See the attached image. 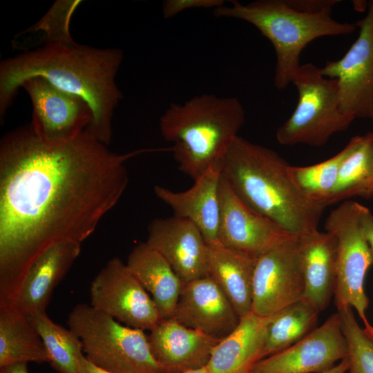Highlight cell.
Returning <instances> with one entry per match:
<instances>
[{
    "label": "cell",
    "mask_w": 373,
    "mask_h": 373,
    "mask_svg": "<svg viewBox=\"0 0 373 373\" xmlns=\"http://www.w3.org/2000/svg\"><path fill=\"white\" fill-rule=\"evenodd\" d=\"M155 149L111 151L86 131L68 140L31 124L0 143V302L14 303L34 260L63 241L82 243L118 202L126 161Z\"/></svg>",
    "instance_id": "obj_1"
},
{
    "label": "cell",
    "mask_w": 373,
    "mask_h": 373,
    "mask_svg": "<svg viewBox=\"0 0 373 373\" xmlns=\"http://www.w3.org/2000/svg\"><path fill=\"white\" fill-rule=\"evenodd\" d=\"M123 59L119 48L81 45L71 37L47 40L41 47L6 58L0 64L1 119L23 84L41 77L89 104L93 119L86 131L108 146L113 115L123 98L115 81Z\"/></svg>",
    "instance_id": "obj_2"
},
{
    "label": "cell",
    "mask_w": 373,
    "mask_h": 373,
    "mask_svg": "<svg viewBox=\"0 0 373 373\" xmlns=\"http://www.w3.org/2000/svg\"><path fill=\"white\" fill-rule=\"evenodd\" d=\"M222 175L251 209L301 238L316 230L325 208L308 201L276 151L237 136L221 160Z\"/></svg>",
    "instance_id": "obj_3"
},
{
    "label": "cell",
    "mask_w": 373,
    "mask_h": 373,
    "mask_svg": "<svg viewBox=\"0 0 373 373\" xmlns=\"http://www.w3.org/2000/svg\"><path fill=\"white\" fill-rule=\"evenodd\" d=\"M245 121L237 97L202 94L171 104L159 126L162 137L173 144L179 170L195 181L222 160Z\"/></svg>",
    "instance_id": "obj_4"
},
{
    "label": "cell",
    "mask_w": 373,
    "mask_h": 373,
    "mask_svg": "<svg viewBox=\"0 0 373 373\" xmlns=\"http://www.w3.org/2000/svg\"><path fill=\"white\" fill-rule=\"evenodd\" d=\"M216 17L240 19L255 26L272 44L276 56L274 86L284 89L300 66L303 50L313 40L354 32V23H341L332 12L308 13L291 7L286 0L232 1L213 10Z\"/></svg>",
    "instance_id": "obj_5"
},
{
    "label": "cell",
    "mask_w": 373,
    "mask_h": 373,
    "mask_svg": "<svg viewBox=\"0 0 373 373\" xmlns=\"http://www.w3.org/2000/svg\"><path fill=\"white\" fill-rule=\"evenodd\" d=\"M69 329L80 339L86 358L110 373H167L153 354L144 330L125 325L90 305L69 312Z\"/></svg>",
    "instance_id": "obj_6"
},
{
    "label": "cell",
    "mask_w": 373,
    "mask_h": 373,
    "mask_svg": "<svg viewBox=\"0 0 373 373\" xmlns=\"http://www.w3.org/2000/svg\"><path fill=\"white\" fill-rule=\"evenodd\" d=\"M291 84L298 99L291 116L277 129L276 137L280 144L321 146L354 121L341 108L336 79L324 77L316 66L300 65Z\"/></svg>",
    "instance_id": "obj_7"
},
{
    "label": "cell",
    "mask_w": 373,
    "mask_h": 373,
    "mask_svg": "<svg viewBox=\"0 0 373 373\" xmlns=\"http://www.w3.org/2000/svg\"><path fill=\"white\" fill-rule=\"evenodd\" d=\"M359 205L354 201L341 203L329 213L325 228L337 242L334 291L337 310L347 306L354 309L365 333L373 339V326L366 316L369 300L365 291L366 274L373 258L361 231Z\"/></svg>",
    "instance_id": "obj_8"
},
{
    "label": "cell",
    "mask_w": 373,
    "mask_h": 373,
    "mask_svg": "<svg viewBox=\"0 0 373 373\" xmlns=\"http://www.w3.org/2000/svg\"><path fill=\"white\" fill-rule=\"evenodd\" d=\"M305 277L298 240L288 236L260 256L253 279L251 312L270 316L303 299Z\"/></svg>",
    "instance_id": "obj_9"
},
{
    "label": "cell",
    "mask_w": 373,
    "mask_h": 373,
    "mask_svg": "<svg viewBox=\"0 0 373 373\" xmlns=\"http://www.w3.org/2000/svg\"><path fill=\"white\" fill-rule=\"evenodd\" d=\"M90 305L133 328L151 331L162 319L151 296L119 258L110 259L90 287Z\"/></svg>",
    "instance_id": "obj_10"
},
{
    "label": "cell",
    "mask_w": 373,
    "mask_h": 373,
    "mask_svg": "<svg viewBox=\"0 0 373 373\" xmlns=\"http://www.w3.org/2000/svg\"><path fill=\"white\" fill-rule=\"evenodd\" d=\"M358 36L343 57L327 61L321 74L337 81L341 108L356 119L373 117V0L356 23Z\"/></svg>",
    "instance_id": "obj_11"
},
{
    "label": "cell",
    "mask_w": 373,
    "mask_h": 373,
    "mask_svg": "<svg viewBox=\"0 0 373 373\" xmlns=\"http://www.w3.org/2000/svg\"><path fill=\"white\" fill-rule=\"evenodd\" d=\"M347 354L337 312L297 343L260 360L251 373H321Z\"/></svg>",
    "instance_id": "obj_12"
},
{
    "label": "cell",
    "mask_w": 373,
    "mask_h": 373,
    "mask_svg": "<svg viewBox=\"0 0 373 373\" xmlns=\"http://www.w3.org/2000/svg\"><path fill=\"white\" fill-rule=\"evenodd\" d=\"M21 88L28 94L32 105L30 124L46 139L73 138L84 132L93 122L91 108L83 98L57 88L44 77L30 78Z\"/></svg>",
    "instance_id": "obj_13"
},
{
    "label": "cell",
    "mask_w": 373,
    "mask_h": 373,
    "mask_svg": "<svg viewBox=\"0 0 373 373\" xmlns=\"http://www.w3.org/2000/svg\"><path fill=\"white\" fill-rule=\"evenodd\" d=\"M219 200L218 240L224 247L258 258L280 240L291 236L244 203L222 175Z\"/></svg>",
    "instance_id": "obj_14"
},
{
    "label": "cell",
    "mask_w": 373,
    "mask_h": 373,
    "mask_svg": "<svg viewBox=\"0 0 373 373\" xmlns=\"http://www.w3.org/2000/svg\"><path fill=\"white\" fill-rule=\"evenodd\" d=\"M146 244L168 262L183 283L209 276V247L199 229L175 216L156 218L148 227Z\"/></svg>",
    "instance_id": "obj_15"
},
{
    "label": "cell",
    "mask_w": 373,
    "mask_h": 373,
    "mask_svg": "<svg viewBox=\"0 0 373 373\" xmlns=\"http://www.w3.org/2000/svg\"><path fill=\"white\" fill-rule=\"evenodd\" d=\"M173 318L218 341L240 321L227 297L209 276L183 283Z\"/></svg>",
    "instance_id": "obj_16"
},
{
    "label": "cell",
    "mask_w": 373,
    "mask_h": 373,
    "mask_svg": "<svg viewBox=\"0 0 373 373\" xmlns=\"http://www.w3.org/2000/svg\"><path fill=\"white\" fill-rule=\"evenodd\" d=\"M221 178L220 160L211 165L186 191L176 192L157 185L154 186V193L171 208L174 216L192 222L209 245L218 241Z\"/></svg>",
    "instance_id": "obj_17"
},
{
    "label": "cell",
    "mask_w": 373,
    "mask_h": 373,
    "mask_svg": "<svg viewBox=\"0 0 373 373\" xmlns=\"http://www.w3.org/2000/svg\"><path fill=\"white\" fill-rule=\"evenodd\" d=\"M148 337L153 354L167 373L206 366L213 348L219 342L173 317L162 320Z\"/></svg>",
    "instance_id": "obj_18"
},
{
    "label": "cell",
    "mask_w": 373,
    "mask_h": 373,
    "mask_svg": "<svg viewBox=\"0 0 373 373\" xmlns=\"http://www.w3.org/2000/svg\"><path fill=\"white\" fill-rule=\"evenodd\" d=\"M81 251V243L57 242L32 263L12 304L25 315L46 312L56 286L69 271Z\"/></svg>",
    "instance_id": "obj_19"
},
{
    "label": "cell",
    "mask_w": 373,
    "mask_h": 373,
    "mask_svg": "<svg viewBox=\"0 0 373 373\" xmlns=\"http://www.w3.org/2000/svg\"><path fill=\"white\" fill-rule=\"evenodd\" d=\"M274 315L250 312L213 348L207 367L211 373H251L261 360L268 325Z\"/></svg>",
    "instance_id": "obj_20"
},
{
    "label": "cell",
    "mask_w": 373,
    "mask_h": 373,
    "mask_svg": "<svg viewBox=\"0 0 373 373\" xmlns=\"http://www.w3.org/2000/svg\"><path fill=\"white\" fill-rule=\"evenodd\" d=\"M305 277L302 300L319 312L334 296L336 272V239L330 232L318 230L298 239Z\"/></svg>",
    "instance_id": "obj_21"
},
{
    "label": "cell",
    "mask_w": 373,
    "mask_h": 373,
    "mask_svg": "<svg viewBox=\"0 0 373 373\" xmlns=\"http://www.w3.org/2000/svg\"><path fill=\"white\" fill-rule=\"evenodd\" d=\"M208 247L209 276L222 289L240 318L250 313L257 258L227 248L219 241Z\"/></svg>",
    "instance_id": "obj_22"
},
{
    "label": "cell",
    "mask_w": 373,
    "mask_h": 373,
    "mask_svg": "<svg viewBox=\"0 0 373 373\" xmlns=\"http://www.w3.org/2000/svg\"><path fill=\"white\" fill-rule=\"evenodd\" d=\"M126 264L151 296L162 319L173 317L183 283L164 258L144 242L132 249Z\"/></svg>",
    "instance_id": "obj_23"
},
{
    "label": "cell",
    "mask_w": 373,
    "mask_h": 373,
    "mask_svg": "<svg viewBox=\"0 0 373 373\" xmlns=\"http://www.w3.org/2000/svg\"><path fill=\"white\" fill-rule=\"evenodd\" d=\"M28 362H48L44 343L14 304L0 303V367Z\"/></svg>",
    "instance_id": "obj_24"
},
{
    "label": "cell",
    "mask_w": 373,
    "mask_h": 373,
    "mask_svg": "<svg viewBox=\"0 0 373 373\" xmlns=\"http://www.w3.org/2000/svg\"><path fill=\"white\" fill-rule=\"evenodd\" d=\"M352 148L344 160L327 205L352 197H373V133L350 140Z\"/></svg>",
    "instance_id": "obj_25"
},
{
    "label": "cell",
    "mask_w": 373,
    "mask_h": 373,
    "mask_svg": "<svg viewBox=\"0 0 373 373\" xmlns=\"http://www.w3.org/2000/svg\"><path fill=\"white\" fill-rule=\"evenodd\" d=\"M319 312L301 300L274 314L267 331L261 359L297 343L316 328Z\"/></svg>",
    "instance_id": "obj_26"
},
{
    "label": "cell",
    "mask_w": 373,
    "mask_h": 373,
    "mask_svg": "<svg viewBox=\"0 0 373 373\" xmlns=\"http://www.w3.org/2000/svg\"><path fill=\"white\" fill-rule=\"evenodd\" d=\"M26 316L44 343L50 365L59 373H79V360L84 352L77 336L52 321L46 312Z\"/></svg>",
    "instance_id": "obj_27"
},
{
    "label": "cell",
    "mask_w": 373,
    "mask_h": 373,
    "mask_svg": "<svg viewBox=\"0 0 373 373\" xmlns=\"http://www.w3.org/2000/svg\"><path fill=\"white\" fill-rule=\"evenodd\" d=\"M350 142L336 155L322 162L307 166H292L288 171L294 184L309 202L327 207L337 180L341 165L351 151Z\"/></svg>",
    "instance_id": "obj_28"
},
{
    "label": "cell",
    "mask_w": 373,
    "mask_h": 373,
    "mask_svg": "<svg viewBox=\"0 0 373 373\" xmlns=\"http://www.w3.org/2000/svg\"><path fill=\"white\" fill-rule=\"evenodd\" d=\"M345 338L349 359L347 373H373V339L361 327L350 306L337 310Z\"/></svg>",
    "instance_id": "obj_29"
},
{
    "label": "cell",
    "mask_w": 373,
    "mask_h": 373,
    "mask_svg": "<svg viewBox=\"0 0 373 373\" xmlns=\"http://www.w3.org/2000/svg\"><path fill=\"white\" fill-rule=\"evenodd\" d=\"M224 5L222 0H166L162 3V15L165 19L173 17L189 9L213 8Z\"/></svg>",
    "instance_id": "obj_30"
},
{
    "label": "cell",
    "mask_w": 373,
    "mask_h": 373,
    "mask_svg": "<svg viewBox=\"0 0 373 373\" xmlns=\"http://www.w3.org/2000/svg\"><path fill=\"white\" fill-rule=\"evenodd\" d=\"M293 8L308 13L332 12L338 0H286Z\"/></svg>",
    "instance_id": "obj_31"
},
{
    "label": "cell",
    "mask_w": 373,
    "mask_h": 373,
    "mask_svg": "<svg viewBox=\"0 0 373 373\" xmlns=\"http://www.w3.org/2000/svg\"><path fill=\"white\" fill-rule=\"evenodd\" d=\"M358 219L363 235L369 246L373 258V214L367 207L360 204Z\"/></svg>",
    "instance_id": "obj_32"
},
{
    "label": "cell",
    "mask_w": 373,
    "mask_h": 373,
    "mask_svg": "<svg viewBox=\"0 0 373 373\" xmlns=\"http://www.w3.org/2000/svg\"><path fill=\"white\" fill-rule=\"evenodd\" d=\"M79 373H110L93 365L84 354L79 360Z\"/></svg>",
    "instance_id": "obj_33"
},
{
    "label": "cell",
    "mask_w": 373,
    "mask_h": 373,
    "mask_svg": "<svg viewBox=\"0 0 373 373\" xmlns=\"http://www.w3.org/2000/svg\"><path fill=\"white\" fill-rule=\"evenodd\" d=\"M0 373H28L27 363H13L0 367Z\"/></svg>",
    "instance_id": "obj_34"
},
{
    "label": "cell",
    "mask_w": 373,
    "mask_h": 373,
    "mask_svg": "<svg viewBox=\"0 0 373 373\" xmlns=\"http://www.w3.org/2000/svg\"><path fill=\"white\" fill-rule=\"evenodd\" d=\"M349 368V359L347 356L327 370L321 373H346Z\"/></svg>",
    "instance_id": "obj_35"
},
{
    "label": "cell",
    "mask_w": 373,
    "mask_h": 373,
    "mask_svg": "<svg viewBox=\"0 0 373 373\" xmlns=\"http://www.w3.org/2000/svg\"><path fill=\"white\" fill-rule=\"evenodd\" d=\"M354 9L358 10V11H363L366 8L367 3L366 1H353Z\"/></svg>",
    "instance_id": "obj_36"
},
{
    "label": "cell",
    "mask_w": 373,
    "mask_h": 373,
    "mask_svg": "<svg viewBox=\"0 0 373 373\" xmlns=\"http://www.w3.org/2000/svg\"><path fill=\"white\" fill-rule=\"evenodd\" d=\"M181 373H211L207 366H204L200 368L187 370Z\"/></svg>",
    "instance_id": "obj_37"
},
{
    "label": "cell",
    "mask_w": 373,
    "mask_h": 373,
    "mask_svg": "<svg viewBox=\"0 0 373 373\" xmlns=\"http://www.w3.org/2000/svg\"><path fill=\"white\" fill-rule=\"evenodd\" d=\"M371 120H372V123H373V117H372V119Z\"/></svg>",
    "instance_id": "obj_38"
}]
</instances>
